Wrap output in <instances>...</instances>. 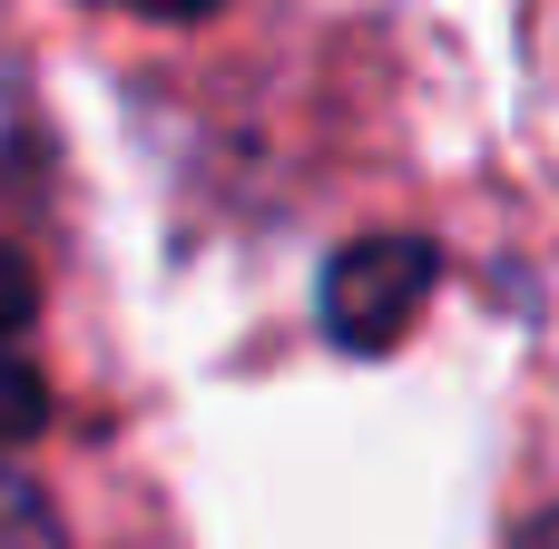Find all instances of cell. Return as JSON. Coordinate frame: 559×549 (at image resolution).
<instances>
[{
    "mask_svg": "<svg viewBox=\"0 0 559 549\" xmlns=\"http://www.w3.org/2000/svg\"><path fill=\"white\" fill-rule=\"evenodd\" d=\"M432 275H442V255L423 236H364V246H344L324 265V334L344 354L403 344L413 314H423V295H432Z\"/></svg>",
    "mask_w": 559,
    "mask_h": 549,
    "instance_id": "6da1fadb",
    "label": "cell"
},
{
    "mask_svg": "<svg viewBox=\"0 0 559 549\" xmlns=\"http://www.w3.org/2000/svg\"><path fill=\"white\" fill-rule=\"evenodd\" d=\"M49 422V373H39V285L0 246V452Z\"/></svg>",
    "mask_w": 559,
    "mask_h": 549,
    "instance_id": "7a4b0ae2",
    "label": "cell"
},
{
    "mask_svg": "<svg viewBox=\"0 0 559 549\" xmlns=\"http://www.w3.org/2000/svg\"><path fill=\"white\" fill-rule=\"evenodd\" d=\"M0 549H69L59 521H49V501H39L20 472H0Z\"/></svg>",
    "mask_w": 559,
    "mask_h": 549,
    "instance_id": "3957f363",
    "label": "cell"
},
{
    "mask_svg": "<svg viewBox=\"0 0 559 549\" xmlns=\"http://www.w3.org/2000/svg\"><path fill=\"white\" fill-rule=\"evenodd\" d=\"M98 10H138V20H206L226 0H98Z\"/></svg>",
    "mask_w": 559,
    "mask_h": 549,
    "instance_id": "277c9868",
    "label": "cell"
},
{
    "mask_svg": "<svg viewBox=\"0 0 559 549\" xmlns=\"http://www.w3.org/2000/svg\"><path fill=\"white\" fill-rule=\"evenodd\" d=\"M511 549H559V511H540V521H531V530H521Z\"/></svg>",
    "mask_w": 559,
    "mask_h": 549,
    "instance_id": "5b68a950",
    "label": "cell"
}]
</instances>
